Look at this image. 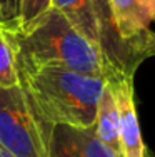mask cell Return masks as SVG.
Wrapping results in <instances>:
<instances>
[{"label": "cell", "instance_id": "cell-11", "mask_svg": "<svg viewBox=\"0 0 155 157\" xmlns=\"http://www.w3.org/2000/svg\"><path fill=\"white\" fill-rule=\"evenodd\" d=\"M50 3L52 0H18L15 29H27L28 25L37 22L50 9ZM15 29H12V30H15Z\"/></svg>", "mask_w": 155, "mask_h": 157}, {"label": "cell", "instance_id": "cell-10", "mask_svg": "<svg viewBox=\"0 0 155 157\" xmlns=\"http://www.w3.org/2000/svg\"><path fill=\"white\" fill-rule=\"evenodd\" d=\"M15 85H20L15 55L5 30L0 27V89H9Z\"/></svg>", "mask_w": 155, "mask_h": 157}, {"label": "cell", "instance_id": "cell-4", "mask_svg": "<svg viewBox=\"0 0 155 157\" xmlns=\"http://www.w3.org/2000/svg\"><path fill=\"white\" fill-rule=\"evenodd\" d=\"M112 7L117 33L140 65L155 55V0H112Z\"/></svg>", "mask_w": 155, "mask_h": 157}, {"label": "cell", "instance_id": "cell-3", "mask_svg": "<svg viewBox=\"0 0 155 157\" xmlns=\"http://www.w3.org/2000/svg\"><path fill=\"white\" fill-rule=\"evenodd\" d=\"M0 147L12 157H47V137L20 85L0 89Z\"/></svg>", "mask_w": 155, "mask_h": 157}, {"label": "cell", "instance_id": "cell-8", "mask_svg": "<svg viewBox=\"0 0 155 157\" xmlns=\"http://www.w3.org/2000/svg\"><path fill=\"white\" fill-rule=\"evenodd\" d=\"M95 136L102 144L112 149L120 157V136H119V109L113 97L112 87L107 82L103 87L97 105V115L94 124Z\"/></svg>", "mask_w": 155, "mask_h": 157}, {"label": "cell", "instance_id": "cell-13", "mask_svg": "<svg viewBox=\"0 0 155 157\" xmlns=\"http://www.w3.org/2000/svg\"><path fill=\"white\" fill-rule=\"evenodd\" d=\"M0 157H12V155H10L9 152H5V151H3L2 147H0Z\"/></svg>", "mask_w": 155, "mask_h": 157}, {"label": "cell", "instance_id": "cell-1", "mask_svg": "<svg viewBox=\"0 0 155 157\" xmlns=\"http://www.w3.org/2000/svg\"><path fill=\"white\" fill-rule=\"evenodd\" d=\"M5 33L13 48L17 72L62 67L105 80L110 77L100 48L52 7L27 29L5 30Z\"/></svg>", "mask_w": 155, "mask_h": 157}, {"label": "cell", "instance_id": "cell-7", "mask_svg": "<svg viewBox=\"0 0 155 157\" xmlns=\"http://www.w3.org/2000/svg\"><path fill=\"white\" fill-rule=\"evenodd\" d=\"M47 157H119L98 140L94 127L54 125L47 136Z\"/></svg>", "mask_w": 155, "mask_h": 157}, {"label": "cell", "instance_id": "cell-12", "mask_svg": "<svg viewBox=\"0 0 155 157\" xmlns=\"http://www.w3.org/2000/svg\"><path fill=\"white\" fill-rule=\"evenodd\" d=\"M18 0H0V27L12 30L17 27Z\"/></svg>", "mask_w": 155, "mask_h": 157}, {"label": "cell", "instance_id": "cell-9", "mask_svg": "<svg viewBox=\"0 0 155 157\" xmlns=\"http://www.w3.org/2000/svg\"><path fill=\"white\" fill-rule=\"evenodd\" d=\"M50 7L67 17L77 30L98 47V29L92 0H52Z\"/></svg>", "mask_w": 155, "mask_h": 157}, {"label": "cell", "instance_id": "cell-2", "mask_svg": "<svg viewBox=\"0 0 155 157\" xmlns=\"http://www.w3.org/2000/svg\"><path fill=\"white\" fill-rule=\"evenodd\" d=\"M34 115L45 137L54 125L94 127L97 105L107 80L62 67H39L18 70Z\"/></svg>", "mask_w": 155, "mask_h": 157}, {"label": "cell", "instance_id": "cell-5", "mask_svg": "<svg viewBox=\"0 0 155 157\" xmlns=\"http://www.w3.org/2000/svg\"><path fill=\"white\" fill-rule=\"evenodd\" d=\"M94 12L97 18L98 29V47H100L102 57L109 67L110 77H115L119 74L134 77L138 63L132 57L125 44L120 40L113 22V7L112 0H92ZM107 78V80H109Z\"/></svg>", "mask_w": 155, "mask_h": 157}, {"label": "cell", "instance_id": "cell-6", "mask_svg": "<svg viewBox=\"0 0 155 157\" xmlns=\"http://www.w3.org/2000/svg\"><path fill=\"white\" fill-rule=\"evenodd\" d=\"M107 82L112 87L119 109L120 157H145V145L140 134L138 115L134 99V77L119 74Z\"/></svg>", "mask_w": 155, "mask_h": 157}]
</instances>
